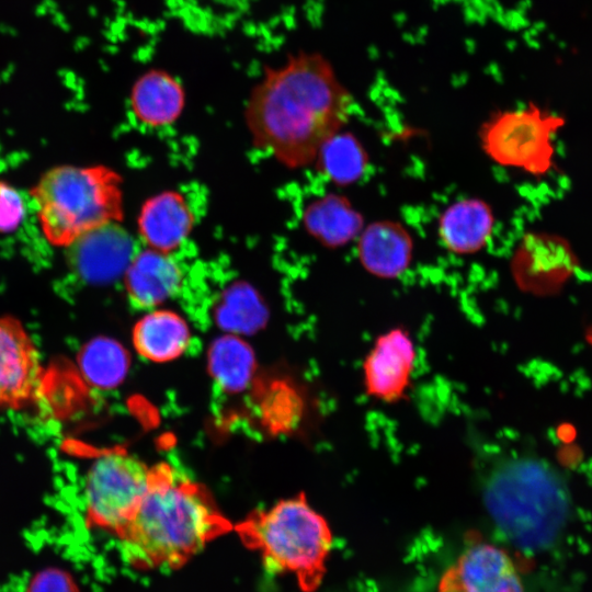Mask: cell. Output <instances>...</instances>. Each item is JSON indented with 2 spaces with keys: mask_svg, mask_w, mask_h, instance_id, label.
I'll return each mask as SVG.
<instances>
[{
  "mask_svg": "<svg viewBox=\"0 0 592 592\" xmlns=\"http://www.w3.org/2000/svg\"><path fill=\"white\" fill-rule=\"evenodd\" d=\"M353 96L319 53L291 55L265 68L244 110L253 146L288 169L315 162L321 146L348 122Z\"/></svg>",
  "mask_w": 592,
  "mask_h": 592,
  "instance_id": "obj_1",
  "label": "cell"
},
{
  "mask_svg": "<svg viewBox=\"0 0 592 592\" xmlns=\"http://www.w3.org/2000/svg\"><path fill=\"white\" fill-rule=\"evenodd\" d=\"M231 528L203 486L161 463L151 467L147 491L117 537L133 567L174 569Z\"/></svg>",
  "mask_w": 592,
  "mask_h": 592,
  "instance_id": "obj_2",
  "label": "cell"
},
{
  "mask_svg": "<svg viewBox=\"0 0 592 592\" xmlns=\"http://www.w3.org/2000/svg\"><path fill=\"white\" fill-rule=\"evenodd\" d=\"M485 506L499 532L524 550H543L563 533L571 512L565 476L532 455L502 458L482 486Z\"/></svg>",
  "mask_w": 592,
  "mask_h": 592,
  "instance_id": "obj_3",
  "label": "cell"
},
{
  "mask_svg": "<svg viewBox=\"0 0 592 592\" xmlns=\"http://www.w3.org/2000/svg\"><path fill=\"white\" fill-rule=\"evenodd\" d=\"M236 531L271 571L293 574L305 592L320 585L332 534L325 517L304 494L253 512L236 525Z\"/></svg>",
  "mask_w": 592,
  "mask_h": 592,
  "instance_id": "obj_4",
  "label": "cell"
},
{
  "mask_svg": "<svg viewBox=\"0 0 592 592\" xmlns=\"http://www.w3.org/2000/svg\"><path fill=\"white\" fill-rule=\"evenodd\" d=\"M123 179L106 166H59L31 190L46 239L68 247L82 235L124 218Z\"/></svg>",
  "mask_w": 592,
  "mask_h": 592,
  "instance_id": "obj_5",
  "label": "cell"
},
{
  "mask_svg": "<svg viewBox=\"0 0 592 592\" xmlns=\"http://www.w3.org/2000/svg\"><path fill=\"white\" fill-rule=\"evenodd\" d=\"M565 124L561 115L530 103L493 113L478 134L493 162L538 178L554 168L555 138Z\"/></svg>",
  "mask_w": 592,
  "mask_h": 592,
  "instance_id": "obj_6",
  "label": "cell"
},
{
  "mask_svg": "<svg viewBox=\"0 0 592 592\" xmlns=\"http://www.w3.org/2000/svg\"><path fill=\"white\" fill-rule=\"evenodd\" d=\"M150 470L139 458L119 448L96 456L84 485L88 524L117 536L144 498Z\"/></svg>",
  "mask_w": 592,
  "mask_h": 592,
  "instance_id": "obj_7",
  "label": "cell"
},
{
  "mask_svg": "<svg viewBox=\"0 0 592 592\" xmlns=\"http://www.w3.org/2000/svg\"><path fill=\"white\" fill-rule=\"evenodd\" d=\"M43 377L39 351L23 323L13 316L0 317V409L27 406Z\"/></svg>",
  "mask_w": 592,
  "mask_h": 592,
  "instance_id": "obj_8",
  "label": "cell"
},
{
  "mask_svg": "<svg viewBox=\"0 0 592 592\" xmlns=\"http://www.w3.org/2000/svg\"><path fill=\"white\" fill-rule=\"evenodd\" d=\"M576 267L570 246L560 237L543 232L525 235L511 261V275L517 287L534 295L559 289Z\"/></svg>",
  "mask_w": 592,
  "mask_h": 592,
  "instance_id": "obj_9",
  "label": "cell"
},
{
  "mask_svg": "<svg viewBox=\"0 0 592 592\" xmlns=\"http://www.w3.org/2000/svg\"><path fill=\"white\" fill-rule=\"evenodd\" d=\"M415 356L406 329L392 328L378 335L362 366L366 395L387 403L401 400L410 387Z\"/></svg>",
  "mask_w": 592,
  "mask_h": 592,
  "instance_id": "obj_10",
  "label": "cell"
},
{
  "mask_svg": "<svg viewBox=\"0 0 592 592\" xmlns=\"http://www.w3.org/2000/svg\"><path fill=\"white\" fill-rule=\"evenodd\" d=\"M440 592H523L510 557L501 548L471 542L444 572Z\"/></svg>",
  "mask_w": 592,
  "mask_h": 592,
  "instance_id": "obj_11",
  "label": "cell"
},
{
  "mask_svg": "<svg viewBox=\"0 0 592 592\" xmlns=\"http://www.w3.org/2000/svg\"><path fill=\"white\" fill-rule=\"evenodd\" d=\"M67 248L71 269L82 280L95 284L123 275L135 253L129 236L118 223L93 229Z\"/></svg>",
  "mask_w": 592,
  "mask_h": 592,
  "instance_id": "obj_12",
  "label": "cell"
},
{
  "mask_svg": "<svg viewBox=\"0 0 592 592\" xmlns=\"http://www.w3.org/2000/svg\"><path fill=\"white\" fill-rule=\"evenodd\" d=\"M195 221V213L185 195L166 190L143 202L136 226L146 248L173 254L189 239Z\"/></svg>",
  "mask_w": 592,
  "mask_h": 592,
  "instance_id": "obj_13",
  "label": "cell"
},
{
  "mask_svg": "<svg viewBox=\"0 0 592 592\" xmlns=\"http://www.w3.org/2000/svg\"><path fill=\"white\" fill-rule=\"evenodd\" d=\"M123 282L132 306L151 310L180 293L184 271L172 253L145 247L130 258L123 273Z\"/></svg>",
  "mask_w": 592,
  "mask_h": 592,
  "instance_id": "obj_14",
  "label": "cell"
},
{
  "mask_svg": "<svg viewBox=\"0 0 592 592\" xmlns=\"http://www.w3.org/2000/svg\"><path fill=\"white\" fill-rule=\"evenodd\" d=\"M356 253L365 271L376 277L391 280L403 274L410 266L413 239L400 223L377 220L361 231Z\"/></svg>",
  "mask_w": 592,
  "mask_h": 592,
  "instance_id": "obj_15",
  "label": "cell"
},
{
  "mask_svg": "<svg viewBox=\"0 0 592 592\" xmlns=\"http://www.w3.org/2000/svg\"><path fill=\"white\" fill-rule=\"evenodd\" d=\"M185 102L182 83L162 69L144 72L129 94L133 116L140 125L152 129L173 125L182 115Z\"/></svg>",
  "mask_w": 592,
  "mask_h": 592,
  "instance_id": "obj_16",
  "label": "cell"
},
{
  "mask_svg": "<svg viewBox=\"0 0 592 592\" xmlns=\"http://www.w3.org/2000/svg\"><path fill=\"white\" fill-rule=\"evenodd\" d=\"M494 215L483 200L467 197L448 205L437 220V235L443 247L457 255L481 251L494 229Z\"/></svg>",
  "mask_w": 592,
  "mask_h": 592,
  "instance_id": "obj_17",
  "label": "cell"
},
{
  "mask_svg": "<svg viewBox=\"0 0 592 592\" xmlns=\"http://www.w3.org/2000/svg\"><path fill=\"white\" fill-rule=\"evenodd\" d=\"M132 340L140 356L161 363L184 353L191 342V330L177 311L155 308L137 320Z\"/></svg>",
  "mask_w": 592,
  "mask_h": 592,
  "instance_id": "obj_18",
  "label": "cell"
},
{
  "mask_svg": "<svg viewBox=\"0 0 592 592\" xmlns=\"http://www.w3.org/2000/svg\"><path fill=\"white\" fill-rule=\"evenodd\" d=\"M303 221L308 234L328 248L348 244L364 228L362 214L345 196L334 193L308 204Z\"/></svg>",
  "mask_w": 592,
  "mask_h": 592,
  "instance_id": "obj_19",
  "label": "cell"
},
{
  "mask_svg": "<svg viewBox=\"0 0 592 592\" xmlns=\"http://www.w3.org/2000/svg\"><path fill=\"white\" fill-rule=\"evenodd\" d=\"M78 368L89 386L98 389L117 387L129 368L127 350L114 339L96 337L79 351Z\"/></svg>",
  "mask_w": 592,
  "mask_h": 592,
  "instance_id": "obj_20",
  "label": "cell"
},
{
  "mask_svg": "<svg viewBox=\"0 0 592 592\" xmlns=\"http://www.w3.org/2000/svg\"><path fill=\"white\" fill-rule=\"evenodd\" d=\"M318 171L335 185L357 182L368 168V155L351 133L332 135L320 148L315 160Z\"/></svg>",
  "mask_w": 592,
  "mask_h": 592,
  "instance_id": "obj_21",
  "label": "cell"
},
{
  "mask_svg": "<svg viewBox=\"0 0 592 592\" xmlns=\"http://www.w3.org/2000/svg\"><path fill=\"white\" fill-rule=\"evenodd\" d=\"M209 351V368L218 384L231 391L246 387L254 371L249 345L237 337L225 335L217 339Z\"/></svg>",
  "mask_w": 592,
  "mask_h": 592,
  "instance_id": "obj_22",
  "label": "cell"
},
{
  "mask_svg": "<svg viewBox=\"0 0 592 592\" xmlns=\"http://www.w3.org/2000/svg\"><path fill=\"white\" fill-rule=\"evenodd\" d=\"M25 207L19 192L0 181V232H10L23 220Z\"/></svg>",
  "mask_w": 592,
  "mask_h": 592,
  "instance_id": "obj_23",
  "label": "cell"
},
{
  "mask_svg": "<svg viewBox=\"0 0 592 592\" xmlns=\"http://www.w3.org/2000/svg\"><path fill=\"white\" fill-rule=\"evenodd\" d=\"M25 592H79V589L69 572L58 568H47L31 578Z\"/></svg>",
  "mask_w": 592,
  "mask_h": 592,
  "instance_id": "obj_24",
  "label": "cell"
},
{
  "mask_svg": "<svg viewBox=\"0 0 592 592\" xmlns=\"http://www.w3.org/2000/svg\"><path fill=\"white\" fill-rule=\"evenodd\" d=\"M587 342L592 346V326H590L585 332Z\"/></svg>",
  "mask_w": 592,
  "mask_h": 592,
  "instance_id": "obj_25",
  "label": "cell"
}]
</instances>
